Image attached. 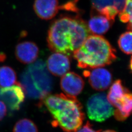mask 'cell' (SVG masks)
<instances>
[{
    "instance_id": "1",
    "label": "cell",
    "mask_w": 132,
    "mask_h": 132,
    "mask_svg": "<svg viewBox=\"0 0 132 132\" xmlns=\"http://www.w3.org/2000/svg\"><path fill=\"white\" fill-rule=\"evenodd\" d=\"M87 24L76 17H63L54 21L47 34L50 48L54 52L71 55L90 35Z\"/></svg>"
},
{
    "instance_id": "2",
    "label": "cell",
    "mask_w": 132,
    "mask_h": 132,
    "mask_svg": "<svg viewBox=\"0 0 132 132\" xmlns=\"http://www.w3.org/2000/svg\"><path fill=\"white\" fill-rule=\"evenodd\" d=\"M54 119L53 125L65 132H76L85 118L81 103L76 96L65 94H48L42 99Z\"/></svg>"
},
{
    "instance_id": "3",
    "label": "cell",
    "mask_w": 132,
    "mask_h": 132,
    "mask_svg": "<svg viewBox=\"0 0 132 132\" xmlns=\"http://www.w3.org/2000/svg\"><path fill=\"white\" fill-rule=\"evenodd\" d=\"M116 53L108 40L94 34L88 37L73 56L79 68L93 69L112 64L117 59Z\"/></svg>"
},
{
    "instance_id": "4",
    "label": "cell",
    "mask_w": 132,
    "mask_h": 132,
    "mask_svg": "<svg viewBox=\"0 0 132 132\" xmlns=\"http://www.w3.org/2000/svg\"><path fill=\"white\" fill-rule=\"evenodd\" d=\"M24 92L34 99H42L52 90V79L42 61L36 62L23 72L21 83Z\"/></svg>"
},
{
    "instance_id": "5",
    "label": "cell",
    "mask_w": 132,
    "mask_h": 132,
    "mask_svg": "<svg viewBox=\"0 0 132 132\" xmlns=\"http://www.w3.org/2000/svg\"><path fill=\"white\" fill-rule=\"evenodd\" d=\"M87 113L90 119L103 122L113 114V106L109 102L106 94L99 93L92 95L86 104Z\"/></svg>"
},
{
    "instance_id": "6",
    "label": "cell",
    "mask_w": 132,
    "mask_h": 132,
    "mask_svg": "<svg viewBox=\"0 0 132 132\" xmlns=\"http://www.w3.org/2000/svg\"><path fill=\"white\" fill-rule=\"evenodd\" d=\"M0 98L12 111L18 110L24 99V92L19 83L0 90Z\"/></svg>"
},
{
    "instance_id": "7",
    "label": "cell",
    "mask_w": 132,
    "mask_h": 132,
    "mask_svg": "<svg viewBox=\"0 0 132 132\" xmlns=\"http://www.w3.org/2000/svg\"><path fill=\"white\" fill-rule=\"evenodd\" d=\"M83 74L88 78L90 85L94 90L103 91L107 90L112 83V74L105 68L100 67L90 71L87 70L84 71Z\"/></svg>"
},
{
    "instance_id": "8",
    "label": "cell",
    "mask_w": 132,
    "mask_h": 132,
    "mask_svg": "<svg viewBox=\"0 0 132 132\" xmlns=\"http://www.w3.org/2000/svg\"><path fill=\"white\" fill-rule=\"evenodd\" d=\"M126 0H92L94 10L113 22L116 16L122 10Z\"/></svg>"
},
{
    "instance_id": "9",
    "label": "cell",
    "mask_w": 132,
    "mask_h": 132,
    "mask_svg": "<svg viewBox=\"0 0 132 132\" xmlns=\"http://www.w3.org/2000/svg\"><path fill=\"white\" fill-rule=\"evenodd\" d=\"M84 85L81 76L74 72H68L62 76L60 86L65 94L76 96L82 92Z\"/></svg>"
},
{
    "instance_id": "10",
    "label": "cell",
    "mask_w": 132,
    "mask_h": 132,
    "mask_svg": "<svg viewBox=\"0 0 132 132\" xmlns=\"http://www.w3.org/2000/svg\"><path fill=\"white\" fill-rule=\"evenodd\" d=\"M46 66L47 70L53 76H62L70 70L71 62L66 54L55 52L47 58Z\"/></svg>"
},
{
    "instance_id": "11",
    "label": "cell",
    "mask_w": 132,
    "mask_h": 132,
    "mask_svg": "<svg viewBox=\"0 0 132 132\" xmlns=\"http://www.w3.org/2000/svg\"><path fill=\"white\" fill-rule=\"evenodd\" d=\"M39 54V48L34 43L25 41L18 44L15 48L17 60L24 64H31L36 61Z\"/></svg>"
},
{
    "instance_id": "12",
    "label": "cell",
    "mask_w": 132,
    "mask_h": 132,
    "mask_svg": "<svg viewBox=\"0 0 132 132\" xmlns=\"http://www.w3.org/2000/svg\"><path fill=\"white\" fill-rule=\"evenodd\" d=\"M33 9L38 17L48 20L56 16L61 6L58 0H35Z\"/></svg>"
},
{
    "instance_id": "13",
    "label": "cell",
    "mask_w": 132,
    "mask_h": 132,
    "mask_svg": "<svg viewBox=\"0 0 132 132\" xmlns=\"http://www.w3.org/2000/svg\"><path fill=\"white\" fill-rule=\"evenodd\" d=\"M113 22L103 15L92 10L91 17L87 26L90 32L100 35L108 31Z\"/></svg>"
},
{
    "instance_id": "14",
    "label": "cell",
    "mask_w": 132,
    "mask_h": 132,
    "mask_svg": "<svg viewBox=\"0 0 132 132\" xmlns=\"http://www.w3.org/2000/svg\"><path fill=\"white\" fill-rule=\"evenodd\" d=\"M115 118L119 121L125 120L132 113V93L128 89L121 99L114 105Z\"/></svg>"
},
{
    "instance_id": "15",
    "label": "cell",
    "mask_w": 132,
    "mask_h": 132,
    "mask_svg": "<svg viewBox=\"0 0 132 132\" xmlns=\"http://www.w3.org/2000/svg\"><path fill=\"white\" fill-rule=\"evenodd\" d=\"M128 89L123 86L121 81H115L111 86L107 96V99L113 107L125 94Z\"/></svg>"
},
{
    "instance_id": "16",
    "label": "cell",
    "mask_w": 132,
    "mask_h": 132,
    "mask_svg": "<svg viewBox=\"0 0 132 132\" xmlns=\"http://www.w3.org/2000/svg\"><path fill=\"white\" fill-rule=\"evenodd\" d=\"M15 71L9 66L0 67V87L6 88L15 84L17 82Z\"/></svg>"
},
{
    "instance_id": "17",
    "label": "cell",
    "mask_w": 132,
    "mask_h": 132,
    "mask_svg": "<svg viewBox=\"0 0 132 132\" xmlns=\"http://www.w3.org/2000/svg\"><path fill=\"white\" fill-rule=\"evenodd\" d=\"M119 47L122 52L127 54H132V31L122 33L118 40Z\"/></svg>"
},
{
    "instance_id": "18",
    "label": "cell",
    "mask_w": 132,
    "mask_h": 132,
    "mask_svg": "<svg viewBox=\"0 0 132 132\" xmlns=\"http://www.w3.org/2000/svg\"><path fill=\"white\" fill-rule=\"evenodd\" d=\"M121 22L127 23V28L132 31V0H126L122 10L119 13Z\"/></svg>"
},
{
    "instance_id": "19",
    "label": "cell",
    "mask_w": 132,
    "mask_h": 132,
    "mask_svg": "<svg viewBox=\"0 0 132 132\" xmlns=\"http://www.w3.org/2000/svg\"><path fill=\"white\" fill-rule=\"evenodd\" d=\"M13 132H38V129L31 120L24 118L16 123Z\"/></svg>"
},
{
    "instance_id": "20",
    "label": "cell",
    "mask_w": 132,
    "mask_h": 132,
    "mask_svg": "<svg viewBox=\"0 0 132 132\" xmlns=\"http://www.w3.org/2000/svg\"><path fill=\"white\" fill-rule=\"evenodd\" d=\"M101 130H95L93 127L92 124L89 121H87L84 126L80 127L77 132H100Z\"/></svg>"
},
{
    "instance_id": "21",
    "label": "cell",
    "mask_w": 132,
    "mask_h": 132,
    "mask_svg": "<svg viewBox=\"0 0 132 132\" xmlns=\"http://www.w3.org/2000/svg\"><path fill=\"white\" fill-rule=\"evenodd\" d=\"M7 112V109L5 104L3 101L0 100V121L4 118Z\"/></svg>"
},
{
    "instance_id": "22",
    "label": "cell",
    "mask_w": 132,
    "mask_h": 132,
    "mask_svg": "<svg viewBox=\"0 0 132 132\" xmlns=\"http://www.w3.org/2000/svg\"><path fill=\"white\" fill-rule=\"evenodd\" d=\"M130 68L131 69V70L132 71V56L131 58V60L130 62Z\"/></svg>"
},
{
    "instance_id": "23",
    "label": "cell",
    "mask_w": 132,
    "mask_h": 132,
    "mask_svg": "<svg viewBox=\"0 0 132 132\" xmlns=\"http://www.w3.org/2000/svg\"><path fill=\"white\" fill-rule=\"evenodd\" d=\"M117 132L114 130H105L103 132Z\"/></svg>"
}]
</instances>
